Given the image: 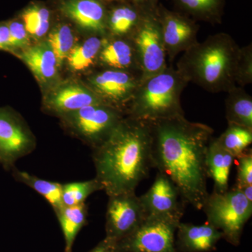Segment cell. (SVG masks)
Segmentation results:
<instances>
[{
  "label": "cell",
  "mask_w": 252,
  "mask_h": 252,
  "mask_svg": "<svg viewBox=\"0 0 252 252\" xmlns=\"http://www.w3.org/2000/svg\"><path fill=\"white\" fill-rule=\"evenodd\" d=\"M6 23L9 28L11 52H14L17 50H24L29 47V34L23 21L14 19Z\"/></svg>",
  "instance_id": "obj_31"
},
{
  "label": "cell",
  "mask_w": 252,
  "mask_h": 252,
  "mask_svg": "<svg viewBox=\"0 0 252 252\" xmlns=\"http://www.w3.org/2000/svg\"><path fill=\"white\" fill-rule=\"evenodd\" d=\"M175 247L177 252H211L223 238V233L206 222L202 225L180 222L177 227Z\"/></svg>",
  "instance_id": "obj_16"
},
{
  "label": "cell",
  "mask_w": 252,
  "mask_h": 252,
  "mask_svg": "<svg viewBox=\"0 0 252 252\" xmlns=\"http://www.w3.org/2000/svg\"><path fill=\"white\" fill-rule=\"evenodd\" d=\"M235 158L212 137L207 147L206 167L208 178L214 182V192L223 193L229 189L230 170Z\"/></svg>",
  "instance_id": "obj_19"
},
{
  "label": "cell",
  "mask_w": 252,
  "mask_h": 252,
  "mask_svg": "<svg viewBox=\"0 0 252 252\" xmlns=\"http://www.w3.org/2000/svg\"><path fill=\"white\" fill-rule=\"evenodd\" d=\"M74 35L69 25L61 23L50 32L48 43L54 51L58 65L61 67L74 47Z\"/></svg>",
  "instance_id": "obj_28"
},
{
  "label": "cell",
  "mask_w": 252,
  "mask_h": 252,
  "mask_svg": "<svg viewBox=\"0 0 252 252\" xmlns=\"http://www.w3.org/2000/svg\"><path fill=\"white\" fill-rule=\"evenodd\" d=\"M124 1H127V2L135 5L145 11L157 9L158 4H159L155 2L153 0H124Z\"/></svg>",
  "instance_id": "obj_35"
},
{
  "label": "cell",
  "mask_w": 252,
  "mask_h": 252,
  "mask_svg": "<svg viewBox=\"0 0 252 252\" xmlns=\"http://www.w3.org/2000/svg\"><path fill=\"white\" fill-rule=\"evenodd\" d=\"M104 104L89 86L66 83L46 96L44 107L48 112L63 117L86 106Z\"/></svg>",
  "instance_id": "obj_14"
},
{
  "label": "cell",
  "mask_w": 252,
  "mask_h": 252,
  "mask_svg": "<svg viewBox=\"0 0 252 252\" xmlns=\"http://www.w3.org/2000/svg\"><path fill=\"white\" fill-rule=\"evenodd\" d=\"M104 0H64L63 14L93 35L106 37L108 9Z\"/></svg>",
  "instance_id": "obj_15"
},
{
  "label": "cell",
  "mask_w": 252,
  "mask_h": 252,
  "mask_svg": "<svg viewBox=\"0 0 252 252\" xmlns=\"http://www.w3.org/2000/svg\"><path fill=\"white\" fill-rule=\"evenodd\" d=\"M21 18L28 34L32 37L39 39L49 31L51 13L44 5H30L21 14Z\"/></svg>",
  "instance_id": "obj_27"
},
{
  "label": "cell",
  "mask_w": 252,
  "mask_h": 252,
  "mask_svg": "<svg viewBox=\"0 0 252 252\" xmlns=\"http://www.w3.org/2000/svg\"><path fill=\"white\" fill-rule=\"evenodd\" d=\"M41 84L47 85L58 76L57 61L48 41L29 46L18 55Z\"/></svg>",
  "instance_id": "obj_18"
},
{
  "label": "cell",
  "mask_w": 252,
  "mask_h": 252,
  "mask_svg": "<svg viewBox=\"0 0 252 252\" xmlns=\"http://www.w3.org/2000/svg\"><path fill=\"white\" fill-rule=\"evenodd\" d=\"M140 199L147 215L182 219L187 205L175 184L160 172H158L150 189L140 195Z\"/></svg>",
  "instance_id": "obj_13"
},
{
  "label": "cell",
  "mask_w": 252,
  "mask_h": 252,
  "mask_svg": "<svg viewBox=\"0 0 252 252\" xmlns=\"http://www.w3.org/2000/svg\"><path fill=\"white\" fill-rule=\"evenodd\" d=\"M126 114L105 104L86 106L64 116L63 124L92 149L104 143Z\"/></svg>",
  "instance_id": "obj_6"
},
{
  "label": "cell",
  "mask_w": 252,
  "mask_h": 252,
  "mask_svg": "<svg viewBox=\"0 0 252 252\" xmlns=\"http://www.w3.org/2000/svg\"><path fill=\"white\" fill-rule=\"evenodd\" d=\"M252 83V44L241 47L238 69H237L236 84L245 87Z\"/></svg>",
  "instance_id": "obj_30"
},
{
  "label": "cell",
  "mask_w": 252,
  "mask_h": 252,
  "mask_svg": "<svg viewBox=\"0 0 252 252\" xmlns=\"http://www.w3.org/2000/svg\"><path fill=\"white\" fill-rule=\"evenodd\" d=\"M209 223L223 233L233 246L240 243L244 228L252 215V202L236 187L223 193H209L202 210Z\"/></svg>",
  "instance_id": "obj_5"
},
{
  "label": "cell",
  "mask_w": 252,
  "mask_h": 252,
  "mask_svg": "<svg viewBox=\"0 0 252 252\" xmlns=\"http://www.w3.org/2000/svg\"><path fill=\"white\" fill-rule=\"evenodd\" d=\"M106 37L92 35L79 45L74 46L67 58L71 69L74 71L85 70L97 60L98 61L99 54Z\"/></svg>",
  "instance_id": "obj_25"
},
{
  "label": "cell",
  "mask_w": 252,
  "mask_h": 252,
  "mask_svg": "<svg viewBox=\"0 0 252 252\" xmlns=\"http://www.w3.org/2000/svg\"><path fill=\"white\" fill-rule=\"evenodd\" d=\"M89 87L104 104L122 111L126 109L141 82L140 74L106 68L91 76Z\"/></svg>",
  "instance_id": "obj_10"
},
{
  "label": "cell",
  "mask_w": 252,
  "mask_h": 252,
  "mask_svg": "<svg viewBox=\"0 0 252 252\" xmlns=\"http://www.w3.org/2000/svg\"><path fill=\"white\" fill-rule=\"evenodd\" d=\"M157 14L169 62L198 42V25L189 16L158 4Z\"/></svg>",
  "instance_id": "obj_12"
},
{
  "label": "cell",
  "mask_w": 252,
  "mask_h": 252,
  "mask_svg": "<svg viewBox=\"0 0 252 252\" xmlns=\"http://www.w3.org/2000/svg\"><path fill=\"white\" fill-rule=\"evenodd\" d=\"M148 123L153 168L175 184L187 205L201 210L209 194L206 155L213 128L185 115Z\"/></svg>",
  "instance_id": "obj_1"
},
{
  "label": "cell",
  "mask_w": 252,
  "mask_h": 252,
  "mask_svg": "<svg viewBox=\"0 0 252 252\" xmlns=\"http://www.w3.org/2000/svg\"><path fill=\"white\" fill-rule=\"evenodd\" d=\"M0 51H11L7 23L0 22Z\"/></svg>",
  "instance_id": "obj_34"
},
{
  "label": "cell",
  "mask_w": 252,
  "mask_h": 252,
  "mask_svg": "<svg viewBox=\"0 0 252 252\" xmlns=\"http://www.w3.org/2000/svg\"><path fill=\"white\" fill-rule=\"evenodd\" d=\"M103 190L97 179L63 184V203L66 207L75 206L86 203V199L96 191Z\"/></svg>",
  "instance_id": "obj_29"
},
{
  "label": "cell",
  "mask_w": 252,
  "mask_h": 252,
  "mask_svg": "<svg viewBox=\"0 0 252 252\" xmlns=\"http://www.w3.org/2000/svg\"><path fill=\"white\" fill-rule=\"evenodd\" d=\"M155 2L158 3V0H153Z\"/></svg>",
  "instance_id": "obj_38"
},
{
  "label": "cell",
  "mask_w": 252,
  "mask_h": 252,
  "mask_svg": "<svg viewBox=\"0 0 252 252\" xmlns=\"http://www.w3.org/2000/svg\"><path fill=\"white\" fill-rule=\"evenodd\" d=\"M218 143L235 158L250 148L252 130L235 124H228L226 130L217 137Z\"/></svg>",
  "instance_id": "obj_26"
},
{
  "label": "cell",
  "mask_w": 252,
  "mask_h": 252,
  "mask_svg": "<svg viewBox=\"0 0 252 252\" xmlns=\"http://www.w3.org/2000/svg\"><path fill=\"white\" fill-rule=\"evenodd\" d=\"M240 52L230 34L217 33L183 53L175 68L189 83L207 92L227 93L237 86Z\"/></svg>",
  "instance_id": "obj_3"
},
{
  "label": "cell",
  "mask_w": 252,
  "mask_h": 252,
  "mask_svg": "<svg viewBox=\"0 0 252 252\" xmlns=\"http://www.w3.org/2000/svg\"><path fill=\"white\" fill-rule=\"evenodd\" d=\"M225 119L228 124H235L252 130V97L243 87L235 86L227 92Z\"/></svg>",
  "instance_id": "obj_23"
},
{
  "label": "cell",
  "mask_w": 252,
  "mask_h": 252,
  "mask_svg": "<svg viewBox=\"0 0 252 252\" xmlns=\"http://www.w3.org/2000/svg\"><path fill=\"white\" fill-rule=\"evenodd\" d=\"M238 160L237 167V187L252 185V151L251 148L235 158Z\"/></svg>",
  "instance_id": "obj_32"
},
{
  "label": "cell",
  "mask_w": 252,
  "mask_h": 252,
  "mask_svg": "<svg viewBox=\"0 0 252 252\" xmlns=\"http://www.w3.org/2000/svg\"><path fill=\"white\" fill-rule=\"evenodd\" d=\"M55 214L64 237V252H72L78 234L87 223V205L83 203L75 206H63Z\"/></svg>",
  "instance_id": "obj_22"
},
{
  "label": "cell",
  "mask_w": 252,
  "mask_h": 252,
  "mask_svg": "<svg viewBox=\"0 0 252 252\" xmlns=\"http://www.w3.org/2000/svg\"><path fill=\"white\" fill-rule=\"evenodd\" d=\"M189 82L173 66L141 81L126 116L152 122L185 115L181 95Z\"/></svg>",
  "instance_id": "obj_4"
},
{
  "label": "cell",
  "mask_w": 252,
  "mask_h": 252,
  "mask_svg": "<svg viewBox=\"0 0 252 252\" xmlns=\"http://www.w3.org/2000/svg\"><path fill=\"white\" fill-rule=\"evenodd\" d=\"M98 61L108 69H120L140 74V64L135 47L130 38H105Z\"/></svg>",
  "instance_id": "obj_17"
},
{
  "label": "cell",
  "mask_w": 252,
  "mask_h": 252,
  "mask_svg": "<svg viewBox=\"0 0 252 252\" xmlns=\"http://www.w3.org/2000/svg\"><path fill=\"white\" fill-rule=\"evenodd\" d=\"M89 252H118L117 243L114 240L104 238Z\"/></svg>",
  "instance_id": "obj_33"
},
{
  "label": "cell",
  "mask_w": 252,
  "mask_h": 252,
  "mask_svg": "<svg viewBox=\"0 0 252 252\" xmlns=\"http://www.w3.org/2000/svg\"><path fill=\"white\" fill-rule=\"evenodd\" d=\"M179 12L194 21L220 24L223 18L225 0H173Z\"/></svg>",
  "instance_id": "obj_21"
},
{
  "label": "cell",
  "mask_w": 252,
  "mask_h": 252,
  "mask_svg": "<svg viewBox=\"0 0 252 252\" xmlns=\"http://www.w3.org/2000/svg\"><path fill=\"white\" fill-rule=\"evenodd\" d=\"M104 1H107V2H109V1H124V0H104Z\"/></svg>",
  "instance_id": "obj_37"
},
{
  "label": "cell",
  "mask_w": 252,
  "mask_h": 252,
  "mask_svg": "<svg viewBox=\"0 0 252 252\" xmlns=\"http://www.w3.org/2000/svg\"><path fill=\"white\" fill-rule=\"evenodd\" d=\"M92 158L95 178L108 196L135 191L153 168L149 123L126 116L109 138L93 149Z\"/></svg>",
  "instance_id": "obj_2"
},
{
  "label": "cell",
  "mask_w": 252,
  "mask_h": 252,
  "mask_svg": "<svg viewBox=\"0 0 252 252\" xmlns=\"http://www.w3.org/2000/svg\"><path fill=\"white\" fill-rule=\"evenodd\" d=\"M13 176L20 183L31 187L41 195L52 207L54 212L59 211L64 205L63 203V184L39 178L26 171L13 169Z\"/></svg>",
  "instance_id": "obj_24"
},
{
  "label": "cell",
  "mask_w": 252,
  "mask_h": 252,
  "mask_svg": "<svg viewBox=\"0 0 252 252\" xmlns=\"http://www.w3.org/2000/svg\"><path fill=\"white\" fill-rule=\"evenodd\" d=\"M181 220L147 215L135 231L118 242V252H177L175 234Z\"/></svg>",
  "instance_id": "obj_7"
},
{
  "label": "cell",
  "mask_w": 252,
  "mask_h": 252,
  "mask_svg": "<svg viewBox=\"0 0 252 252\" xmlns=\"http://www.w3.org/2000/svg\"><path fill=\"white\" fill-rule=\"evenodd\" d=\"M145 11L126 1L108 10L107 36L130 38L140 24Z\"/></svg>",
  "instance_id": "obj_20"
},
{
  "label": "cell",
  "mask_w": 252,
  "mask_h": 252,
  "mask_svg": "<svg viewBox=\"0 0 252 252\" xmlns=\"http://www.w3.org/2000/svg\"><path fill=\"white\" fill-rule=\"evenodd\" d=\"M235 187L238 189L250 201L252 202V185L245 187H237L235 185Z\"/></svg>",
  "instance_id": "obj_36"
},
{
  "label": "cell",
  "mask_w": 252,
  "mask_h": 252,
  "mask_svg": "<svg viewBox=\"0 0 252 252\" xmlns=\"http://www.w3.org/2000/svg\"><path fill=\"white\" fill-rule=\"evenodd\" d=\"M108 198L105 238L118 243L135 231L147 215L135 191L115 194Z\"/></svg>",
  "instance_id": "obj_9"
},
{
  "label": "cell",
  "mask_w": 252,
  "mask_h": 252,
  "mask_svg": "<svg viewBox=\"0 0 252 252\" xmlns=\"http://www.w3.org/2000/svg\"><path fill=\"white\" fill-rule=\"evenodd\" d=\"M35 147L34 137L21 119L10 109L0 107V164L13 170L16 161Z\"/></svg>",
  "instance_id": "obj_11"
},
{
  "label": "cell",
  "mask_w": 252,
  "mask_h": 252,
  "mask_svg": "<svg viewBox=\"0 0 252 252\" xmlns=\"http://www.w3.org/2000/svg\"><path fill=\"white\" fill-rule=\"evenodd\" d=\"M157 9L144 12L140 24L130 37L140 64L141 81L155 75L168 66Z\"/></svg>",
  "instance_id": "obj_8"
}]
</instances>
